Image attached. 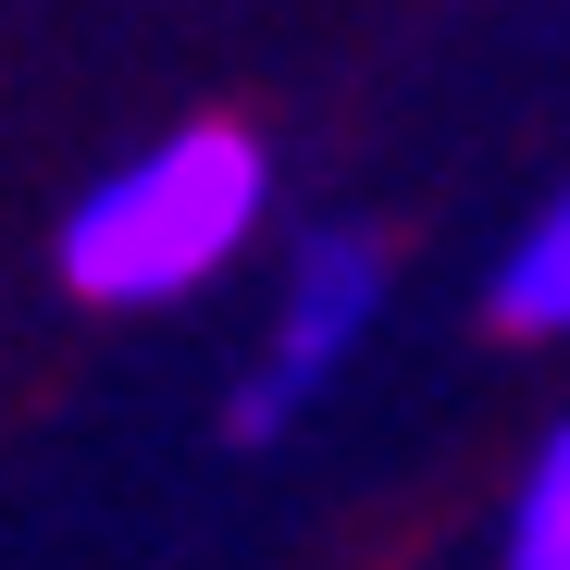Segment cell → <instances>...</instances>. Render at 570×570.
<instances>
[{"label":"cell","instance_id":"6da1fadb","mask_svg":"<svg viewBox=\"0 0 570 570\" xmlns=\"http://www.w3.org/2000/svg\"><path fill=\"white\" fill-rule=\"evenodd\" d=\"M261 224H273V149L236 112H199V125H161L149 149H125L87 186L50 236V261L87 311H174L199 285H224Z\"/></svg>","mask_w":570,"mask_h":570},{"label":"cell","instance_id":"7a4b0ae2","mask_svg":"<svg viewBox=\"0 0 570 570\" xmlns=\"http://www.w3.org/2000/svg\"><path fill=\"white\" fill-rule=\"evenodd\" d=\"M385 298H397V248H385V224H311L298 248H285V273H273V323H261L236 397H224L236 446L298 434V422L347 385V360L372 347Z\"/></svg>","mask_w":570,"mask_h":570},{"label":"cell","instance_id":"3957f363","mask_svg":"<svg viewBox=\"0 0 570 570\" xmlns=\"http://www.w3.org/2000/svg\"><path fill=\"white\" fill-rule=\"evenodd\" d=\"M484 323L521 335V347H558V335H570V174L533 199V224L497 248V273H484Z\"/></svg>","mask_w":570,"mask_h":570},{"label":"cell","instance_id":"277c9868","mask_svg":"<svg viewBox=\"0 0 570 570\" xmlns=\"http://www.w3.org/2000/svg\"><path fill=\"white\" fill-rule=\"evenodd\" d=\"M497 570H570V410L533 434L521 484L497 509Z\"/></svg>","mask_w":570,"mask_h":570}]
</instances>
